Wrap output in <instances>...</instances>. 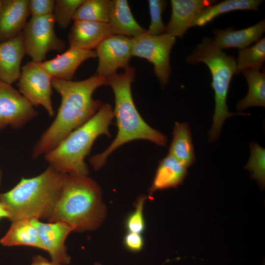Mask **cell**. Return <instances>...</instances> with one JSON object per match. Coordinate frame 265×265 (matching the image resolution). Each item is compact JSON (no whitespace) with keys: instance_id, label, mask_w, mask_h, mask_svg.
Segmentation results:
<instances>
[{"instance_id":"obj_1","label":"cell","mask_w":265,"mask_h":265,"mask_svg":"<svg viewBox=\"0 0 265 265\" xmlns=\"http://www.w3.org/2000/svg\"><path fill=\"white\" fill-rule=\"evenodd\" d=\"M108 84L107 79L96 73L79 81L52 78V88L60 95L61 102L53 122L34 146L32 159L51 151L72 132L92 118L103 105L101 101L93 99L92 94L99 87Z\"/></svg>"},{"instance_id":"obj_2","label":"cell","mask_w":265,"mask_h":265,"mask_svg":"<svg viewBox=\"0 0 265 265\" xmlns=\"http://www.w3.org/2000/svg\"><path fill=\"white\" fill-rule=\"evenodd\" d=\"M135 74L134 67L129 66L125 69L124 73H116L107 79L114 94L113 113L116 119L118 132L104 152L90 158L89 162L95 170L100 169L106 164L109 156L116 149L131 141L143 139L159 146L166 145V136L150 127L135 107L131 91V84L134 80Z\"/></svg>"},{"instance_id":"obj_3","label":"cell","mask_w":265,"mask_h":265,"mask_svg":"<svg viewBox=\"0 0 265 265\" xmlns=\"http://www.w3.org/2000/svg\"><path fill=\"white\" fill-rule=\"evenodd\" d=\"M67 174L49 166L41 174L21 179L11 189L0 193V203L12 222L24 219H50L61 194Z\"/></svg>"},{"instance_id":"obj_4","label":"cell","mask_w":265,"mask_h":265,"mask_svg":"<svg viewBox=\"0 0 265 265\" xmlns=\"http://www.w3.org/2000/svg\"><path fill=\"white\" fill-rule=\"evenodd\" d=\"M106 212L101 188L94 180L88 176L67 175L61 194L48 222H64L75 232L91 231L101 226Z\"/></svg>"},{"instance_id":"obj_5","label":"cell","mask_w":265,"mask_h":265,"mask_svg":"<svg viewBox=\"0 0 265 265\" xmlns=\"http://www.w3.org/2000/svg\"><path fill=\"white\" fill-rule=\"evenodd\" d=\"M114 117L109 104H103L96 114L85 124L69 134L45 159L60 172L72 176H88L89 169L84 162L92 146L100 135L110 137L109 126Z\"/></svg>"},{"instance_id":"obj_6","label":"cell","mask_w":265,"mask_h":265,"mask_svg":"<svg viewBox=\"0 0 265 265\" xmlns=\"http://www.w3.org/2000/svg\"><path fill=\"white\" fill-rule=\"evenodd\" d=\"M188 63L194 65L198 62L205 63L212 76V87L214 91L215 109L212 116V126L209 132L210 143L217 140L225 120L242 113L230 112L226 101L230 84L233 76L236 73L237 62L232 55L215 47L212 40L205 37L186 58Z\"/></svg>"},{"instance_id":"obj_7","label":"cell","mask_w":265,"mask_h":265,"mask_svg":"<svg viewBox=\"0 0 265 265\" xmlns=\"http://www.w3.org/2000/svg\"><path fill=\"white\" fill-rule=\"evenodd\" d=\"M132 56L146 59L154 66V73L164 86L170 78L171 69L170 54L176 37L165 32L152 35L147 32L131 38Z\"/></svg>"},{"instance_id":"obj_8","label":"cell","mask_w":265,"mask_h":265,"mask_svg":"<svg viewBox=\"0 0 265 265\" xmlns=\"http://www.w3.org/2000/svg\"><path fill=\"white\" fill-rule=\"evenodd\" d=\"M54 24L53 15L31 17L26 24L22 31L24 47L32 61L42 62L48 52L65 50L66 43L55 34Z\"/></svg>"},{"instance_id":"obj_9","label":"cell","mask_w":265,"mask_h":265,"mask_svg":"<svg viewBox=\"0 0 265 265\" xmlns=\"http://www.w3.org/2000/svg\"><path fill=\"white\" fill-rule=\"evenodd\" d=\"M42 62L31 61L22 66L17 86L19 92L34 106H42L50 117L54 115L51 99L52 77Z\"/></svg>"},{"instance_id":"obj_10","label":"cell","mask_w":265,"mask_h":265,"mask_svg":"<svg viewBox=\"0 0 265 265\" xmlns=\"http://www.w3.org/2000/svg\"><path fill=\"white\" fill-rule=\"evenodd\" d=\"M99 63L96 74L107 79L118 68H126L132 56V39L123 35H110L96 49Z\"/></svg>"},{"instance_id":"obj_11","label":"cell","mask_w":265,"mask_h":265,"mask_svg":"<svg viewBox=\"0 0 265 265\" xmlns=\"http://www.w3.org/2000/svg\"><path fill=\"white\" fill-rule=\"evenodd\" d=\"M33 106L11 85L0 81V130L18 129L37 116Z\"/></svg>"},{"instance_id":"obj_12","label":"cell","mask_w":265,"mask_h":265,"mask_svg":"<svg viewBox=\"0 0 265 265\" xmlns=\"http://www.w3.org/2000/svg\"><path fill=\"white\" fill-rule=\"evenodd\" d=\"M30 220L37 228L43 250L49 253L51 261L63 265L69 264L71 257L67 252L65 242L73 231L72 228L62 221L44 223L36 219Z\"/></svg>"},{"instance_id":"obj_13","label":"cell","mask_w":265,"mask_h":265,"mask_svg":"<svg viewBox=\"0 0 265 265\" xmlns=\"http://www.w3.org/2000/svg\"><path fill=\"white\" fill-rule=\"evenodd\" d=\"M28 0H0V43L17 36L26 23Z\"/></svg>"},{"instance_id":"obj_14","label":"cell","mask_w":265,"mask_h":265,"mask_svg":"<svg viewBox=\"0 0 265 265\" xmlns=\"http://www.w3.org/2000/svg\"><path fill=\"white\" fill-rule=\"evenodd\" d=\"M215 2L212 0H171V15L166 26V32L175 37L182 38L197 14Z\"/></svg>"},{"instance_id":"obj_15","label":"cell","mask_w":265,"mask_h":265,"mask_svg":"<svg viewBox=\"0 0 265 265\" xmlns=\"http://www.w3.org/2000/svg\"><path fill=\"white\" fill-rule=\"evenodd\" d=\"M96 57L95 51L70 47L61 54L42 63L53 78L71 81L83 62Z\"/></svg>"},{"instance_id":"obj_16","label":"cell","mask_w":265,"mask_h":265,"mask_svg":"<svg viewBox=\"0 0 265 265\" xmlns=\"http://www.w3.org/2000/svg\"><path fill=\"white\" fill-rule=\"evenodd\" d=\"M110 35L107 23L75 21L68 34V42L70 47L92 50Z\"/></svg>"},{"instance_id":"obj_17","label":"cell","mask_w":265,"mask_h":265,"mask_svg":"<svg viewBox=\"0 0 265 265\" xmlns=\"http://www.w3.org/2000/svg\"><path fill=\"white\" fill-rule=\"evenodd\" d=\"M25 54L22 31L14 38L0 43V81L11 85L19 79Z\"/></svg>"},{"instance_id":"obj_18","label":"cell","mask_w":265,"mask_h":265,"mask_svg":"<svg viewBox=\"0 0 265 265\" xmlns=\"http://www.w3.org/2000/svg\"><path fill=\"white\" fill-rule=\"evenodd\" d=\"M265 31V20L248 28L235 30L228 27L225 29H214L213 45L219 50L230 48L242 49L257 42Z\"/></svg>"},{"instance_id":"obj_19","label":"cell","mask_w":265,"mask_h":265,"mask_svg":"<svg viewBox=\"0 0 265 265\" xmlns=\"http://www.w3.org/2000/svg\"><path fill=\"white\" fill-rule=\"evenodd\" d=\"M187 174V167L168 154L159 161L148 189L149 196H152L158 190L177 187L183 183Z\"/></svg>"},{"instance_id":"obj_20","label":"cell","mask_w":265,"mask_h":265,"mask_svg":"<svg viewBox=\"0 0 265 265\" xmlns=\"http://www.w3.org/2000/svg\"><path fill=\"white\" fill-rule=\"evenodd\" d=\"M107 24L111 35L134 37L147 32L134 18L127 0H112Z\"/></svg>"},{"instance_id":"obj_21","label":"cell","mask_w":265,"mask_h":265,"mask_svg":"<svg viewBox=\"0 0 265 265\" xmlns=\"http://www.w3.org/2000/svg\"><path fill=\"white\" fill-rule=\"evenodd\" d=\"M172 134V140L168 154L188 168L196 161L189 124L186 122H176Z\"/></svg>"},{"instance_id":"obj_22","label":"cell","mask_w":265,"mask_h":265,"mask_svg":"<svg viewBox=\"0 0 265 265\" xmlns=\"http://www.w3.org/2000/svg\"><path fill=\"white\" fill-rule=\"evenodd\" d=\"M0 243L5 246L26 245L43 250L37 228L28 219L12 221L9 230L0 238Z\"/></svg>"},{"instance_id":"obj_23","label":"cell","mask_w":265,"mask_h":265,"mask_svg":"<svg viewBox=\"0 0 265 265\" xmlns=\"http://www.w3.org/2000/svg\"><path fill=\"white\" fill-rule=\"evenodd\" d=\"M262 0H226L214 5H210L203 9L189 26H202L211 22L216 17L235 10L258 11Z\"/></svg>"},{"instance_id":"obj_24","label":"cell","mask_w":265,"mask_h":265,"mask_svg":"<svg viewBox=\"0 0 265 265\" xmlns=\"http://www.w3.org/2000/svg\"><path fill=\"white\" fill-rule=\"evenodd\" d=\"M242 73L248 83L247 95L237 105L238 110L241 111L254 106H265V73L258 70H246Z\"/></svg>"},{"instance_id":"obj_25","label":"cell","mask_w":265,"mask_h":265,"mask_svg":"<svg viewBox=\"0 0 265 265\" xmlns=\"http://www.w3.org/2000/svg\"><path fill=\"white\" fill-rule=\"evenodd\" d=\"M112 0H84L75 11L73 20L108 23Z\"/></svg>"},{"instance_id":"obj_26","label":"cell","mask_w":265,"mask_h":265,"mask_svg":"<svg viewBox=\"0 0 265 265\" xmlns=\"http://www.w3.org/2000/svg\"><path fill=\"white\" fill-rule=\"evenodd\" d=\"M265 60V38L259 40L255 44L238 51L236 74L246 70H258Z\"/></svg>"},{"instance_id":"obj_27","label":"cell","mask_w":265,"mask_h":265,"mask_svg":"<svg viewBox=\"0 0 265 265\" xmlns=\"http://www.w3.org/2000/svg\"><path fill=\"white\" fill-rule=\"evenodd\" d=\"M250 156L244 168L251 172V178L256 180L260 187L264 189L265 185V149L257 142L250 145Z\"/></svg>"},{"instance_id":"obj_28","label":"cell","mask_w":265,"mask_h":265,"mask_svg":"<svg viewBox=\"0 0 265 265\" xmlns=\"http://www.w3.org/2000/svg\"><path fill=\"white\" fill-rule=\"evenodd\" d=\"M84 0H57L53 17L58 26L62 29L67 28L73 20V15Z\"/></svg>"},{"instance_id":"obj_29","label":"cell","mask_w":265,"mask_h":265,"mask_svg":"<svg viewBox=\"0 0 265 265\" xmlns=\"http://www.w3.org/2000/svg\"><path fill=\"white\" fill-rule=\"evenodd\" d=\"M148 196H139L134 203V210L125 220V225L128 232L141 234L145 230L146 223L143 215L144 206Z\"/></svg>"},{"instance_id":"obj_30","label":"cell","mask_w":265,"mask_h":265,"mask_svg":"<svg viewBox=\"0 0 265 265\" xmlns=\"http://www.w3.org/2000/svg\"><path fill=\"white\" fill-rule=\"evenodd\" d=\"M151 23L147 32L152 35H159L166 32V26L162 20V14L167 2L163 0H149L148 1Z\"/></svg>"},{"instance_id":"obj_31","label":"cell","mask_w":265,"mask_h":265,"mask_svg":"<svg viewBox=\"0 0 265 265\" xmlns=\"http://www.w3.org/2000/svg\"><path fill=\"white\" fill-rule=\"evenodd\" d=\"M55 4L54 0H28L29 15L41 17L53 15Z\"/></svg>"},{"instance_id":"obj_32","label":"cell","mask_w":265,"mask_h":265,"mask_svg":"<svg viewBox=\"0 0 265 265\" xmlns=\"http://www.w3.org/2000/svg\"><path fill=\"white\" fill-rule=\"evenodd\" d=\"M123 244L128 250L138 252L144 247V238L141 234L128 232L124 237Z\"/></svg>"},{"instance_id":"obj_33","label":"cell","mask_w":265,"mask_h":265,"mask_svg":"<svg viewBox=\"0 0 265 265\" xmlns=\"http://www.w3.org/2000/svg\"><path fill=\"white\" fill-rule=\"evenodd\" d=\"M30 265H63L50 261L44 257L37 255L33 256L32 262Z\"/></svg>"},{"instance_id":"obj_34","label":"cell","mask_w":265,"mask_h":265,"mask_svg":"<svg viewBox=\"0 0 265 265\" xmlns=\"http://www.w3.org/2000/svg\"><path fill=\"white\" fill-rule=\"evenodd\" d=\"M9 214L4 206L0 203V219L7 218L9 219Z\"/></svg>"},{"instance_id":"obj_35","label":"cell","mask_w":265,"mask_h":265,"mask_svg":"<svg viewBox=\"0 0 265 265\" xmlns=\"http://www.w3.org/2000/svg\"><path fill=\"white\" fill-rule=\"evenodd\" d=\"M1 177H2V172H1V171L0 170V186L1 184Z\"/></svg>"}]
</instances>
